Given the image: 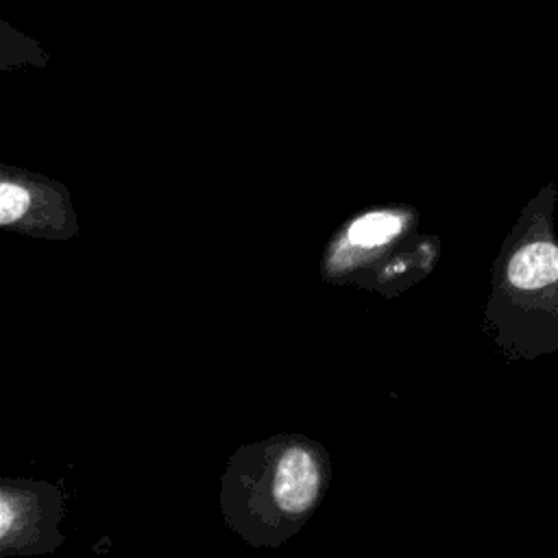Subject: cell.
Here are the masks:
<instances>
[{"mask_svg": "<svg viewBox=\"0 0 558 558\" xmlns=\"http://www.w3.org/2000/svg\"><path fill=\"white\" fill-rule=\"evenodd\" d=\"M329 484L325 449L305 436H272L233 453L222 475L225 519L246 543L275 547L296 534Z\"/></svg>", "mask_w": 558, "mask_h": 558, "instance_id": "6da1fadb", "label": "cell"}, {"mask_svg": "<svg viewBox=\"0 0 558 558\" xmlns=\"http://www.w3.org/2000/svg\"><path fill=\"white\" fill-rule=\"evenodd\" d=\"M410 207H377L357 214L329 242L323 275L336 283H357L397 294L429 268L432 240L416 238Z\"/></svg>", "mask_w": 558, "mask_h": 558, "instance_id": "7a4b0ae2", "label": "cell"}, {"mask_svg": "<svg viewBox=\"0 0 558 558\" xmlns=\"http://www.w3.org/2000/svg\"><path fill=\"white\" fill-rule=\"evenodd\" d=\"M0 225L41 238H68L76 220L68 190L46 177L22 170H2Z\"/></svg>", "mask_w": 558, "mask_h": 558, "instance_id": "3957f363", "label": "cell"}, {"mask_svg": "<svg viewBox=\"0 0 558 558\" xmlns=\"http://www.w3.org/2000/svg\"><path fill=\"white\" fill-rule=\"evenodd\" d=\"M59 490L50 484L4 482L0 488L2 554L33 556L54 549L63 538L57 532L61 517Z\"/></svg>", "mask_w": 558, "mask_h": 558, "instance_id": "277c9868", "label": "cell"}, {"mask_svg": "<svg viewBox=\"0 0 558 558\" xmlns=\"http://www.w3.org/2000/svg\"><path fill=\"white\" fill-rule=\"evenodd\" d=\"M508 279L519 290H538L558 279V246L532 242L514 253L508 264Z\"/></svg>", "mask_w": 558, "mask_h": 558, "instance_id": "5b68a950", "label": "cell"}]
</instances>
